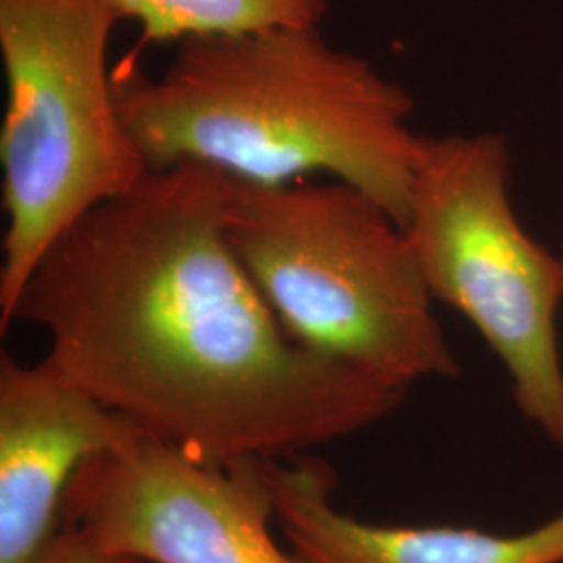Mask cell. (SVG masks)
<instances>
[{
  "label": "cell",
  "instance_id": "1",
  "mask_svg": "<svg viewBox=\"0 0 563 563\" xmlns=\"http://www.w3.org/2000/svg\"><path fill=\"white\" fill-rule=\"evenodd\" d=\"M234 178L151 172L46 251L13 322L44 362L142 432L207 462L288 460L395 413L407 393L295 341L225 239Z\"/></svg>",
  "mask_w": 563,
  "mask_h": 563
},
{
  "label": "cell",
  "instance_id": "2",
  "mask_svg": "<svg viewBox=\"0 0 563 563\" xmlns=\"http://www.w3.org/2000/svg\"><path fill=\"white\" fill-rule=\"evenodd\" d=\"M113 86L151 172L201 163L262 186L328 176L407 222L423 142L409 125L416 102L320 25L188 38L159 76L121 60Z\"/></svg>",
  "mask_w": 563,
  "mask_h": 563
},
{
  "label": "cell",
  "instance_id": "3",
  "mask_svg": "<svg viewBox=\"0 0 563 563\" xmlns=\"http://www.w3.org/2000/svg\"><path fill=\"white\" fill-rule=\"evenodd\" d=\"M225 239L305 349L405 390L460 376L405 228L360 188L234 180Z\"/></svg>",
  "mask_w": 563,
  "mask_h": 563
},
{
  "label": "cell",
  "instance_id": "4",
  "mask_svg": "<svg viewBox=\"0 0 563 563\" xmlns=\"http://www.w3.org/2000/svg\"><path fill=\"white\" fill-rule=\"evenodd\" d=\"M104 0H0L7 104L0 123V332L46 251L102 202L136 188L148 165L115 101Z\"/></svg>",
  "mask_w": 563,
  "mask_h": 563
},
{
  "label": "cell",
  "instance_id": "5",
  "mask_svg": "<svg viewBox=\"0 0 563 563\" xmlns=\"http://www.w3.org/2000/svg\"><path fill=\"white\" fill-rule=\"evenodd\" d=\"M509 162L499 134L423 136L402 228L434 301L478 330L523 420L563 449L562 262L518 220Z\"/></svg>",
  "mask_w": 563,
  "mask_h": 563
},
{
  "label": "cell",
  "instance_id": "6",
  "mask_svg": "<svg viewBox=\"0 0 563 563\" xmlns=\"http://www.w3.org/2000/svg\"><path fill=\"white\" fill-rule=\"evenodd\" d=\"M257 460H199L146 434L90 457L60 523L148 563H307L272 537Z\"/></svg>",
  "mask_w": 563,
  "mask_h": 563
},
{
  "label": "cell",
  "instance_id": "7",
  "mask_svg": "<svg viewBox=\"0 0 563 563\" xmlns=\"http://www.w3.org/2000/svg\"><path fill=\"white\" fill-rule=\"evenodd\" d=\"M141 428L63 380L48 363L0 357V563H27L60 526L63 499L90 457Z\"/></svg>",
  "mask_w": 563,
  "mask_h": 563
},
{
  "label": "cell",
  "instance_id": "8",
  "mask_svg": "<svg viewBox=\"0 0 563 563\" xmlns=\"http://www.w3.org/2000/svg\"><path fill=\"white\" fill-rule=\"evenodd\" d=\"M274 522L307 563H563V511L518 534L465 526H383L341 511L328 463L257 460Z\"/></svg>",
  "mask_w": 563,
  "mask_h": 563
},
{
  "label": "cell",
  "instance_id": "9",
  "mask_svg": "<svg viewBox=\"0 0 563 563\" xmlns=\"http://www.w3.org/2000/svg\"><path fill=\"white\" fill-rule=\"evenodd\" d=\"M115 20L141 27V46L320 25L328 0H104Z\"/></svg>",
  "mask_w": 563,
  "mask_h": 563
},
{
  "label": "cell",
  "instance_id": "10",
  "mask_svg": "<svg viewBox=\"0 0 563 563\" xmlns=\"http://www.w3.org/2000/svg\"><path fill=\"white\" fill-rule=\"evenodd\" d=\"M27 563H148L99 543L80 528L60 523L57 532L42 544Z\"/></svg>",
  "mask_w": 563,
  "mask_h": 563
},
{
  "label": "cell",
  "instance_id": "11",
  "mask_svg": "<svg viewBox=\"0 0 563 563\" xmlns=\"http://www.w3.org/2000/svg\"><path fill=\"white\" fill-rule=\"evenodd\" d=\"M560 262H562V269H563V246H562V253H560Z\"/></svg>",
  "mask_w": 563,
  "mask_h": 563
}]
</instances>
